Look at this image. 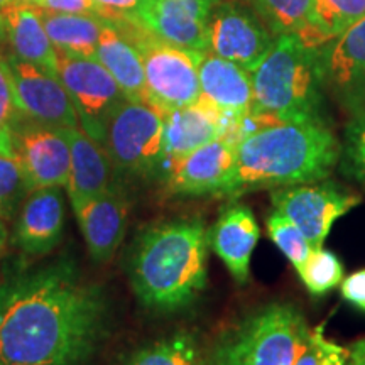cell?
<instances>
[{
  "mask_svg": "<svg viewBox=\"0 0 365 365\" xmlns=\"http://www.w3.org/2000/svg\"><path fill=\"white\" fill-rule=\"evenodd\" d=\"M108 328L103 287L68 259L14 272L0 284V365H88Z\"/></svg>",
  "mask_w": 365,
  "mask_h": 365,
  "instance_id": "cell-1",
  "label": "cell"
},
{
  "mask_svg": "<svg viewBox=\"0 0 365 365\" xmlns=\"http://www.w3.org/2000/svg\"><path fill=\"white\" fill-rule=\"evenodd\" d=\"M339 158L340 143L325 122H276L237 143L235 170L223 196L323 181Z\"/></svg>",
  "mask_w": 365,
  "mask_h": 365,
  "instance_id": "cell-2",
  "label": "cell"
},
{
  "mask_svg": "<svg viewBox=\"0 0 365 365\" xmlns=\"http://www.w3.org/2000/svg\"><path fill=\"white\" fill-rule=\"evenodd\" d=\"M208 232L200 218L145 230L130 259L132 289L145 308L178 312L202 294L208 277Z\"/></svg>",
  "mask_w": 365,
  "mask_h": 365,
  "instance_id": "cell-3",
  "label": "cell"
},
{
  "mask_svg": "<svg viewBox=\"0 0 365 365\" xmlns=\"http://www.w3.org/2000/svg\"><path fill=\"white\" fill-rule=\"evenodd\" d=\"M250 76L254 110L277 122H325L322 51L294 33L276 36Z\"/></svg>",
  "mask_w": 365,
  "mask_h": 365,
  "instance_id": "cell-4",
  "label": "cell"
},
{
  "mask_svg": "<svg viewBox=\"0 0 365 365\" xmlns=\"http://www.w3.org/2000/svg\"><path fill=\"white\" fill-rule=\"evenodd\" d=\"M309 330L294 304L269 303L223 331L205 365H293Z\"/></svg>",
  "mask_w": 365,
  "mask_h": 365,
  "instance_id": "cell-5",
  "label": "cell"
},
{
  "mask_svg": "<svg viewBox=\"0 0 365 365\" xmlns=\"http://www.w3.org/2000/svg\"><path fill=\"white\" fill-rule=\"evenodd\" d=\"M135 46L144 66L149 103L171 112L198 102V65L203 53L178 48L159 39L137 19L112 22Z\"/></svg>",
  "mask_w": 365,
  "mask_h": 365,
  "instance_id": "cell-6",
  "label": "cell"
},
{
  "mask_svg": "<svg viewBox=\"0 0 365 365\" xmlns=\"http://www.w3.org/2000/svg\"><path fill=\"white\" fill-rule=\"evenodd\" d=\"M164 118L153 103L124 100L105 122L102 145L113 171L150 178L164 173Z\"/></svg>",
  "mask_w": 365,
  "mask_h": 365,
  "instance_id": "cell-7",
  "label": "cell"
},
{
  "mask_svg": "<svg viewBox=\"0 0 365 365\" xmlns=\"http://www.w3.org/2000/svg\"><path fill=\"white\" fill-rule=\"evenodd\" d=\"M58 78L75 105L81 129L102 144L105 122L127 100L124 91L97 58L58 51Z\"/></svg>",
  "mask_w": 365,
  "mask_h": 365,
  "instance_id": "cell-8",
  "label": "cell"
},
{
  "mask_svg": "<svg viewBox=\"0 0 365 365\" xmlns=\"http://www.w3.org/2000/svg\"><path fill=\"white\" fill-rule=\"evenodd\" d=\"M272 207L289 218L307 237L313 250L323 247L333 223L359 207L362 198L341 190L335 182L287 186L272 191Z\"/></svg>",
  "mask_w": 365,
  "mask_h": 365,
  "instance_id": "cell-9",
  "label": "cell"
},
{
  "mask_svg": "<svg viewBox=\"0 0 365 365\" xmlns=\"http://www.w3.org/2000/svg\"><path fill=\"white\" fill-rule=\"evenodd\" d=\"M14 158L31 191L66 188L70 176V144L65 130L22 117L12 134Z\"/></svg>",
  "mask_w": 365,
  "mask_h": 365,
  "instance_id": "cell-10",
  "label": "cell"
},
{
  "mask_svg": "<svg viewBox=\"0 0 365 365\" xmlns=\"http://www.w3.org/2000/svg\"><path fill=\"white\" fill-rule=\"evenodd\" d=\"M274 36L257 14L237 4H220L208 22V51L252 73L271 48Z\"/></svg>",
  "mask_w": 365,
  "mask_h": 365,
  "instance_id": "cell-11",
  "label": "cell"
},
{
  "mask_svg": "<svg viewBox=\"0 0 365 365\" xmlns=\"http://www.w3.org/2000/svg\"><path fill=\"white\" fill-rule=\"evenodd\" d=\"M16 102L21 113L39 124L58 129H76L80 118L70 95L58 76L49 75L31 63L7 56Z\"/></svg>",
  "mask_w": 365,
  "mask_h": 365,
  "instance_id": "cell-12",
  "label": "cell"
},
{
  "mask_svg": "<svg viewBox=\"0 0 365 365\" xmlns=\"http://www.w3.org/2000/svg\"><path fill=\"white\" fill-rule=\"evenodd\" d=\"M215 6L217 0H148L137 21L166 43L207 53L208 22Z\"/></svg>",
  "mask_w": 365,
  "mask_h": 365,
  "instance_id": "cell-13",
  "label": "cell"
},
{
  "mask_svg": "<svg viewBox=\"0 0 365 365\" xmlns=\"http://www.w3.org/2000/svg\"><path fill=\"white\" fill-rule=\"evenodd\" d=\"M319 51L325 91L350 113L365 108V17Z\"/></svg>",
  "mask_w": 365,
  "mask_h": 365,
  "instance_id": "cell-14",
  "label": "cell"
},
{
  "mask_svg": "<svg viewBox=\"0 0 365 365\" xmlns=\"http://www.w3.org/2000/svg\"><path fill=\"white\" fill-rule=\"evenodd\" d=\"M237 161V143L220 137L178 159L164 171L166 185L176 195L223 196Z\"/></svg>",
  "mask_w": 365,
  "mask_h": 365,
  "instance_id": "cell-15",
  "label": "cell"
},
{
  "mask_svg": "<svg viewBox=\"0 0 365 365\" xmlns=\"http://www.w3.org/2000/svg\"><path fill=\"white\" fill-rule=\"evenodd\" d=\"M234 122L235 118L203 97L188 107L168 112L164 118V171L195 149L227 135Z\"/></svg>",
  "mask_w": 365,
  "mask_h": 365,
  "instance_id": "cell-16",
  "label": "cell"
},
{
  "mask_svg": "<svg viewBox=\"0 0 365 365\" xmlns=\"http://www.w3.org/2000/svg\"><path fill=\"white\" fill-rule=\"evenodd\" d=\"M81 234L91 257L107 262L117 252L125 235L129 218V200L117 182H112L103 193L75 208Z\"/></svg>",
  "mask_w": 365,
  "mask_h": 365,
  "instance_id": "cell-17",
  "label": "cell"
},
{
  "mask_svg": "<svg viewBox=\"0 0 365 365\" xmlns=\"http://www.w3.org/2000/svg\"><path fill=\"white\" fill-rule=\"evenodd\" d=\"M63 228L65 202L61 191L59 188L34 190L21 205L12 244L31 255L48 254L61 242Z\"/></svg>",
  "mask_w": 365,
  "mask_h": 365,
  "instance_id": "cell-18",
  "label": "cell"
},
{
  "mask_svg": "<svg viewBox=\"0 0 365 365\" xmlns=\"http://www.w3.org/2000/svg\"><path fill=\"white\" fill-rule=\"evenodd\" d=\"M261 230L252 210L234 203L223 210L208 232V245L213 249L235 281L245 282L250 274V261Z\"/></svg>",
  "mask_w": 365,
  "mask_h": 365,
  "instance_id": "cell-19",
  "label": "cell"
},
{
  "mask_svg": "<svg viewBox=\"0 0 365 365\" xmlns=\"http://www.w3.org/2000/svg\"><path fill=\"white\" fill-rule=\"evenodd\" d=\"M200 90L205 100L232 118H240L254 107L250 71L213 53H203L198 65Z\"/></svg>",
  "mask_w": 365,
  "mask_h": 365,
  "instance_id": "cell-20",
  "label": "cell"
},
{
  "mask_svg": "<svg viewBox=\"0 0 365 365\" xmlns=\"http://www.w3.org/2000/svg\"><path fill=\"white\" fill-rule=\"evenodd\" d=\"M63 130L70 144V176L66 191L75 210L112 185L113 166L103 145L91 139L81 127Z\"/></svg>",
  "mask_w": 365,
  "mask_h": 365,
  "instance_id": "cell-21",
  "label": "cell"
},
{
  "mask_svg": "<svg viewBox=\"0 0 365 365\" xmlns=\"http://www.w3.org/2000/svg\"><path fill=\"white\" fill-rule=\"evenodd\" d=\"M4 19L12 56L58 76V51L46 33L43 9L33 4L17 2Z\"/></svg>",
  "mask_w": 365,
  "mask_h": 365,
  "instance_id": "cell-22",
  "label": "cell"
},
{
  "mask_svg": "<svg viewBox=\"0 0 365 365\" xmlns=\"http://www.w3.org/2000/svg\"><path fill=\"white\" fill-rule=\"evenodd\" d=\"M95 58L107 68V71L113 76L127 98L132 102L149 103L140 54L135 46L110 21L105 22L102 33H100Z\"/></svg>",
  "mask_w": 365,
  "mask_h": 365,
  "instance_id": "cell-23",
  "label": "cell"
},
{
  "mask_svg": "<svg viewBox=\"0 0 365 365\" xmlns=\"http://www.w3.org/2000/svg\"><path fill=\"white\" fill-rule=\"evenodd\" d=\"M365 17V0H313L308 19L298 33L304 44L323 48Z\"/></svg>",
  "mask_w": 365,
  "mask_h": 365,
  "instance_id": "cell-24",
  "label": "cell"
},
{
  "mask_svg": "<svg viewBox=\"0 0 365 365\" xmlns=\"http://www.w3.org/2000/svg\"><path fill=\"white\" fill-rule=\"evenodd\" d=\"M43 22L56 51L80 58H95L100 33L107 19L88 14H58L43 9Z\"/></svg>",
  "mask_w": 365,
  "mask_h": 365,
  "instance_id": "cell-25",
  "label": "cell"
},
{
  "mask_svg": "<svg viewBox=\"0 0 365 365\" xmlns=\"http://www.w3.org/2000/svg\"><path fill=\"white\" fill-rule=\"evenodd\" d=\"M127 365H205V359L193 336L176 333L140 349Z\"/></svg>",
  "mask_w": 365,
  "mask_h": 365,
  "instance_id": "cell-26",
  "label": "cell"
},
{
  "mask_svg": "<svg viewBox=\"0 0 365 365\" xmlns=\"http://www.w3.org/2000/svg\"><path fill=\"white\" fill-rule=\"evenodd\" d=\"M254 12L274 36L298 33L308 19L313 0H250Z\"/></svg>",
  "mask_w": 365,
  "mask_h": 365,
  "instance_id": "cell-27",
  "label": "cell"
},
{
  "mask_svg": "<svg viewBox=\"0 0 365 365\" xmlns=\"http://www.w3.org/2000/svg\"><path fill=\"white\" fill-rule=\"evenodd\" d=\"M304 286L314 296H323L335 289L344 279V264L331 250H313L298 272Z\"/></svg>",
  "mask_w": 365,
  "mask_h": 365,
  "instance_id": "cell-28",
  "label": "cell"
},
{
  "mask_svg": "<svg viewBox=\"0 0 365 365\" xmlns=\"http://www.w3.org/2000/svg\"><path fill=\"white\" fill-rule=\"evenodd\" d=\"M267 234L277 245V249L286 255L287 261L299 272L313 252V247L309 245L307 237L301 234L299 228L289 218H286L276 210L267 218Z\"/></svg>",
  "mask_w": 365,
  "mask_h": 365,
  "instance_id": "cell-29",
  "label": "cell"
},
{
  "mask_svg": "<svg viewBox=\"0 0 365 365\" xmlns=\"http://www.w3.org/2000/svg\"><path fill=\"white\" fill-rule=\"evenodd\" d=\"M339 161L346 176L365 186V108L352 113L340 144Z\"/></svg>",
  "mask_w": 365,
  "mask_h": 365,
  "instance_id": "cell-30",
  "label": "cell"
},
{
  "mask_svg": "<svg viewBox=\"0 0 365 365\" xmlns=\"http://www.w3.org/2000/svg\"><path fill=\"white\" fill-rule=\"evenodd\" d=\"M24 117L17 107L7 58L0 54V156H14L12 134Z\"/></svg>",
  "mask_w": 365,
  "mask_h": 365,
  "instance_id": "cell-31",
  "label": "cell"
},
{
  "mask_svg": "<svg viewBox=\"0 0 365 365\" xmlns=\"http://www.w3.org/2000/svg\"><path fill=\"white\" fill-rule=\"evenodd\" d=\"M29 193L19 161L14 156H0V218H11Z\"/></svg>",
  "mask_w": 365,
  "mask_h": 365,
  "instance_id": "cell-32",
  "label": "cell"
},
{
  "mask_svg": "<svg viewBox=\"0 0 365 365\" xmlns=\"http://www.w3.org/2000/svg\"><path fill=\"white\" fill-rule=\"evenodd\" d=\"M293 365H349V350L323 335V327L309 330Z\"/></svg>",
  "mask_w": 365,
  "mask_h": 365,
  "instance_id": "cell-33",
  "label": "cell"
},
{
  "mask_svg": "<svg viewBox=\"0 0 365 365\" xmlns=\"http://www.w3.org/2000/svg\"><path fill=\"white\" fill-rule=\"evenodd\" d=\"M41 9L58 14H88L105 19V11L95 0H43Z\"/></svg>",
  "mask_w": 365,
  "mask_h": 365,
  "instance_id": "cell-34",
  "label": "cell"
},
{
  "mask_svg": "<svg viewBox=\"0 0 365 365\" xmlns=\"http://www.w3.org/2000/svg\"><path fill=\"white\" fill-rule=\"evenodd\" d=\"M103 7L105 19L115 22L124 19H137L144 0H95Z\"/></svg>",
  "mask_w": 365,
  "mask_h": 365,
  "instance_id": "cell-35",
  "label": "cell"
},
{
  "mask_svg": "<svg viewBox=\"0 0 365 365\" xmlns=\"http://www.w3.org/2000/svg\"><path fill=\"white\" fill-rule=\"evenodd\" d=\"M340 291L346 303L365 313V269L350 274L341 281Z\"/></svg>",
  "mask_w": 365,
  "mask_h": 365,
  "instance_id": "cell-36",
  "label": "cell"
},
{
  "mask_svg": "<svg viewBox=\"0 0 365 365\" xmlns=\"http://www.w3.org/2000/svg\"><path fill=\"white\" fill-rule=\"evenodd\" d=\"M349 365H365V339L355 341L349 350Z\"/></svg>",
  "mask_w": 365,
  "mask_h": 365,
  "instance_id": "cell-37",
  "label": "cell"
},
{
  "mask_svg": "<svg viewBox=\"0 0 365 365\" xmlns=\"http://www.w3.org/2000/svg\"><path fill=\"white\" fill-rule=\"evenodd\" d=\"M17 2H19V0H0V14H2V16H6V14L11 11V9L16 6Z\"/></svg>",
  "mask_w": 365,
  "mask_h": 365,
  "instance_id": "cell-38",
  "label": "cell"
},
{
  "mask_svg": "<svg viewBox=\"0 0 365 365\" xmlns=\"http://www.w3.org/2000/svg\"><path fill=\"white\" fill-rule=\"evenodd\" d=\"M7 227H6V222H4V218H0V249L6 245L7 242Z\"/></svg>",
  "mask_w": 365,
  "mask_h": 365,
  "instance_id": "cell-39",
  "label": "cell"
},
{
  "mask_svg": "<svg viewBox=\"0 0 365 365\" xmlns=\"http://www.w3.org/2000/svg\"><path fill=\"white\" fill-rule=\"evenodd\" d=\"M4 39H6V19H4V16L0 14V44L4 43Z\"/></svg>",
  "mask_w": 365,
  "mask_h": 365,
  "instance_id": "cell-40",
  "label": "cell"
},
{
  "mask_svg": "<svg viewBox=\"0 0 365 365\" xmlns=\"http://www.w3.org/2000/svg\"><path fill=\"white\" fill-rule=\"evenodd\" d=\"M19 2L33 4V6H38V7H41V2H43V0H19Z\"/></svg>",
  "mask_w": 365,
  "mask_h": 365,
  "instance_id": "cell-41",
  "label": "cell"
},
{
  "mask_svg": "<svg viewBox=\"0 0 365 365\" xmlns=\"http://www.w3.org/2000/svg\"><path fill=\"white\" fill-rule=\"evenodd\" d=\"M144 2H148V0H144Z\"/></svg>",
  "mask_w": 365,
  "mask_h": 365,
  "instance_id": "cell-42",
  "label": "cell"
}]
</instances>
